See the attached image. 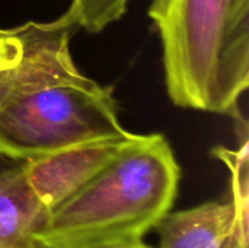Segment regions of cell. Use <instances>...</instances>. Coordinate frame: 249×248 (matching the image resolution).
I'll return each mask as SVG.
<instances>
[{"label":"cell","mask_w":249,"mask_h":248,"mask_svg":"<svg viewBox=\"0 0 249 248\" xmlns=\"http://www.w3.org/2000/svg\"><path fill=\"white\" fill-rule=\"evenodd\" d=\"M15 64L0 70V156L31 161L105 139L128 137L112 88L85 76L70 53L74 31L60 18L13 28Z\"/></svg>","instance_id":"obj_1"},{"label":"cell","mask_w":249,"mask_h":248,"mask_svg":"<svg viewBox=\"0 0 249 248\" xmlns=\"http://www.w3.org/2000/svg\"><path fill=\"white\" fill-rule=\"evenodd\" d=\"M181 168L168 139L137 134L88 184L51 210L38 248H107L143 243L171 210Z\"/></svg>","instance_id":"obj_2"},{"label":"cell","mask_w":249,"mask_h":248,"mask_svg":"<svg viewBox=\"0 0 249 248\" xmlns=\"http://www.w3.org/2000/svg\"><path fill=\"white\" fill-rule=\"evenodd\" d=\"M169 99L181 108L242 114L249 86V0H152Z\"/></svg>","instance_id":"obj_3"},{"label":"cell","mask_w":249,"mask_h":248,"mask_svg":"<svg viewBox=\"0 0 249 248\" xmlns=\"http://www.w3.org/2000/svg\"><path fill=\"white\" fill-rule=\"evenodd\" d=\"M136 136L86 142L25 161L28 180L39 200L53 210L88 184Z\"/></svg>","instance_id":"obj_4"},{"label":"cell","mask_w":249,"mask_h":248,"mask_svg":"<svg viewBox=\"0 0 249 248\" xmlns=\"http://www.w3.org/2000/svg\"><path fill=\"white\" fill-rule=\"evenodd\" d=\"M51 210L34 191L25 161H0V248H38Z\"/></svg>","instance_id":"obj_5"},{"label":"cell","mask_w":249,"mask_h":248,"mask_svg":"<svg viewBox=\"0 0 249 248\" xmlns=\"http://www.w3.org/2000/svg\"><path fill=\"white\" fill-rule=\"evenodd\" d=\"M158 248H244L232 200H213L168 212L155 227Z\"/></svg>","instance_id":"obj_6"},{"label":"cell","mask_w":249,"mask_h":248,"mask_svg":"<svg viewBox=\"0 0 249 248\" xmlns=\"http://www.w3.org/2000/svg\"><path fill=\"white\" fill-rule=\"evenodd\" d=\"M131 0H71L60 19L73 29L99 34L107 26L120 20Z\"/></svg>","instance_id":"obj_7"},{"label":"cell","mask_w":249,"mask_h":248,"mask_svg":"<svg viewBox=\"0 0 249 248\" xmlns=\"http://www.w3.org/2000/svg\"><path fill=\"white\" fill-rule=\"evenodd\" d=\"M20 53V39L12 29L0 28V70L16 63Z\"/></svg>","instance_id":"obj_8"},{"label":"cell","mask_w":249,"mask_h":248,"mask_svg":"<svg viewBox=\"0 0 249 248\" xmlns=\"http://www.w3.org/2000/svg\"><path fill=\"white\" fill-rule=\"evenodd\" d=\"M107 248H152V247L146 246L144 243H140V244H133V246H118V247H107Z\"/></svg>","instance_id":"obj_9"},{"label":"cell","mask_w":249,"mask_h":248,"mask_svg":"<svg viewBox=\"0 0 249 248\" xmlns=\"http://www.w3.org/2000/svg\"><path fill=\"white\" fill-rule=\"evenodd\" d=\"M1 159H3V158H1V156H0V161H1Z\"/></svg>","instance_id":"obj_10"}]
</instances>
